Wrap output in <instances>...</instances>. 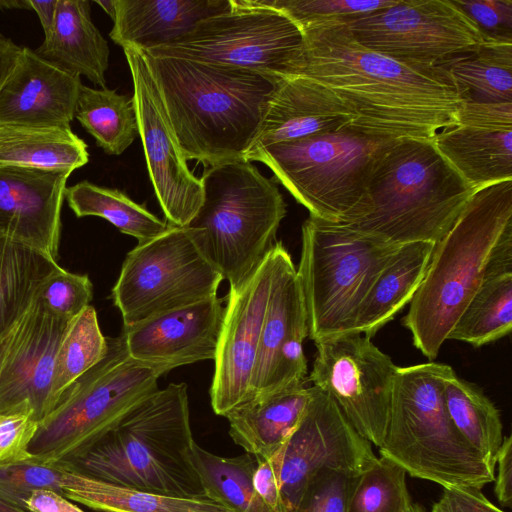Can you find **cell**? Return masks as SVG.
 I'll return each mask as SVG.
<instances>
[{
    "label": "cell",
    "mask_w": 512,
    "mask_h": 512,
    "mask_svg": "<svg viewBox=\"0 0 512 512\" xmlns=\"http://www.w3.org/2000/svg\"><path fill=\"white\" fill-rule=\"evenodd\" d=\"M302 32L298 74L329 88L352 116L351 127L395 139H433L458 124L462 99L443 65H413L370 50L346 23Z\"/></svg>",
    "instance_id": "obj_1"
},
{
    "label": "cell",
    "mask_w": 512,
    "mask_h": 512,
    "mask_svg": "<svg viewBox=\"0 0 512 512\" xmlns=\"http://www.w3.org/2000/svg\"><path fill=\"white\" fill-rule=\"evenodd\" d=\"M141 51L184 158L209 167L246 160L282 79L220 63Z\"/></svg>",
    "instance_id": "obj_2"
},
{
    "label": "cell",
    "mask_w": 512,
    "mask_h": 512,
    "mask_svg": "<svg viewBox=\"0 0 512 512\" xmlns=\"http://www.w3.org/2000/svg\"><path fill=\"white\" fill-rule=\"evenodd\" d=\"M194 442L187 385L171 383L137 404L83 457L61 466L121 487L202 499Z\"/></svg>",
    "instance_id": "obj_3"
},
{
    "label": "cell",
    "mask_w": 512,
    "mask_h": 512,
    "mask_svg": "<svg viewBox=\"0 0 512 512\" xmlns=\"http://www.w3.org/2000/svg\"><path fill=\"white\" fill-rule=\"evenodd\" d=\"M512 231V180L477 190L434 245L403 325L429 360L489 273L495 247Z\"/></svg>",
    "instance_id": "obj_4"
},
{
    "label": "cell",
    "mask_w": 512,
    "mask_h": 512,
    "mask_svg": "<svg viewBox=\"0 0 512 512\" xmlns=\"http://www.w3.org/2000/svg\"><path fill=\"white\" fill-rule=\"evenodd\" d=\"M475 192L432 139L399 138L369 183L370 212L349 225L395 245L435 244Z\"/></svg>",
    "instance_id": "obj_5"
},
{
    "label": "cell",
    "mask_w": 512,
    "mask_h": 512,
    "mask_svg": "<svg viewBox=\"0 0 512 512\" xmlns=\"http://www.w3.org/2000/svg\"><path fill=\"white\" fill-rule=\"evenodd\" d=\"M450 366L424 363L398 367L386 424L378 447L412 477L443 488L482 489L495 470L453 427L444 403L443 380Z\"/></svg>",
    "instance_id": "obj_6"
},
{
    "label": "cell",
    "mask_w": 512,
    "mask_h": 512,
    "mask_svg": "<svg viewBox=\"0 0 512 512\" xmlns=\"http://www.w3.org/2000/svg\"><path fill=\"white\" fill-rule=\"evenodd\" d=\"M396 140L349 126L260 147L245 159L266 165L310 216L351 224L370 212L369 183Z\"/></svg>",
    "instance_id": "obj_7"
},
{
    "label": "cell",
    "mask_w": 512,
    "mask_h": 512,
    "mask_svg": "<svg viewBox=\"0 0 512 512\" xmlns=\"http://www.w3.org/2000/svg\"><path fill=\"white\" fill-rule=\"evenodd\" d=\"M200 181L203 201L187 227L204 257L238 289L275 245L286 203L276 183L248 160L212 166Z\"/></svg>",
    "instance_id": "obj_8"
},
{
    "label": "cell",
    "mask_w": 512,
    "mask_h": 512,
    "mask_svg": "<svg viewBox=\"0 0 512 512\" xmlns=\"http://www.w3.org/2000/svg\"><path fill=\"white\" fill-rule=\"evenodd\" d=\"M160 373L132 359L120 334L106 356L74 381L38 423L32 461L65 465L83 457L137 404L157 391Z\"/></svg>",
    "instance_id": "obj_9"
},
{
    "label": "cell",
    "mask_w": 512,
    "mask_h": 512,
    "mask_svg": "<svg viewBox=\"0 0 512 512\" xmlns=\"http://www.w3.org/2000/svg\"><path fill=\"white\" fill-rule=\"evenodd\" d=\"M401 245L309 216L302 225L297 271L314 342L352 332L357 310Z\"/></svg>",
    "instance_id": "obj_10"
},
{
    "label": "cell",
    "mask_w": 512,
    "mask_h": 512,
    "mask_svg": "<svg viewBox=\"0 0 512 512\" xmlns=\"http://www.w3.org/2000/svg\"><path fill=\"white\" fill-rule=\"evenodd\" d=\"M303 49L302 30L284 13L261 0H231L229 10L200 20L167 44L141 50L284 79L298 74Z\"/></svg>",
    "instance_id": "obj_11"
},
{
    "label": "cell",
    "mask_w": 512,
    "mask_h": 512,
    "mask_svg": "<svg viewBox=\"0 0 512 512\" xmlns=\"http://www.w3.org/2000/svg\"><path fill=\"white\" fill-rule=\"evenodd\" d=\"M222 280L191 229L169 225L127 253L111 298L127 327L216 296Z\"/></svg>",
    "instance_id": "obj_12"
},
{
    "label": "cell",
    "mask_w": 512,
    "mask_h": 512,
    "mask_svg": "<svg viewBox=\"0 0 512 512\" xmlns=\"http://www.w3.org/2000/svg\"><path fill=\"white\" fill-rule=\"evenodd\" d=\"M346 25L362 46L419 66H442L486 38L453 0H396Z\"/></svg>",
    "instance_id": "obj_13"
},
{
    "label": "cell",
    "mask_w": 512,
    "mask_h": 512,
    "mask_svg": "<svg viewBox=\"0 0 512 512\" xmlns=\"http://www.w3.org/2000/svg\"><path fill=\"white\" fill-rule=\"evenodd\" d=\"M310 381L328 394L355 430L379 447L398 369L363 334L349 332L315 342Z\"/></svg>",
    "instance_id": "obj_14"
},
{
    "label": "cell",
    "mask_w": 512,
    "mask_h": 512,
    "mask_svg": "<svg viewBox=\"0 0 512 512\" xmlns=\"http://www.w3.org/2000/svg\"><path fill=\"white\" fill-rule=\"evenodd\" d=\"M286 512L297 505L309 479L322 469L360 475L377 457L334 400L317 387L305 412L284 444L275 452Z\"/></svg>",
    "instance_id": "obj_15"
},
{
    "label": "cell",
    "mask_w": 512,
    "mask_h": 512,
    "mask_svg": "<svg viewBox=\"0 0 512 512\" xmlns=\"http://www.w3.org/2000/svg\"><path fill=\"white\" fill-rule=\"evenodd\" d=\"M123 51L133 81L139 137L155 195L170 225L187 227L199 211L203 188L188 168L157 84L139 48Z\"/></svg>",
    "instance_id": "obj_16"
},
{
    "label": "cell",
    "mask_w": 512,
    "mask_h": 512,
    "mask_svg": "<svg viewBox=\"0 0 512 512\" xmlns=\"http://www.w3.org/2000/svg\"><path fill=\"white\" fill-rule=\"evenodd\" d=\"M285 247L280 241L238 289H229L210 387L211 407L225 417L250 398L263 320Z\"/></svg>",
    "instance_id": "obj_17"
},
{
    "label": "cell",
    "mask_w": 512,
    "mask_h": 512,
    "mask_svg": "<svg viewBox=\"0 0 512 512\" xmlns=\"http://www.w3.org/2000/svg\"><path fill=\"white\" fill-rule=\"evenodd\" d=\"M307 336L304 298L295 265L285 248L263 320L250 398L305 383L303 341Z\"/></svg>",
    "instance_id": "obj_18"
},
{
    "label": "cell",
    "mask_w": 512,
    "mask_h": 512,
    "mask_svg": "<svg viewBox=\"0 0 512 512\" xmlns=\"http://www.w3.org/2000/svg\"><path fill=\"white\" fill-rule=\"evenodd\" d=\"M224 306L216 296L123 326L129 356L163 375L195 362L214 359Z\"/></svg>",
    "instance_id": "obj_19"
},
{
    "label": "cell",
    "mask_w": 512,
    "mask_h": 512,
    "mask_svg": "<svg viewBox=\"0 0 512 512\" xmlns=\"http://www.w3.org/2000/svg\"><path fill=\"white\" fill-rule=\"evenodd\" d=\"M67 325L36 297L16 326L0 372V411L27 407L39 423L53 410L55 359Z\"/></svg>",
    "instance_id": "obj_20"
},
{
    "label": "cell",
    "mask_w": 512,
    "mask_h": 512,
    "mask_svg": "<svg viewBox=\"0 0 512 512\" xmlns=\"http://www.w3.org/2000/svg\"><path fill=\"white\" fill-rule=\"evenodd\" d=\"M71 173L0 166V234L57 261L61 209Z\"/></svg>",
    "instance_id": "obj_21"
},
{
    "label": "cell",
    "mask_w": 512,
    "mask_h": 512,
    "mask_svg": "<svg viewBox=\"0 0 512 512\" xmlns=\"http://www.w3.org/2000/svg\"><path fill=\"white\" fill-rule=\"evenodd\" d=\"M82 85L81 76L21 47L0 88V122L70 128Z\"/></svg>",
    "instance_id": "obj_22"
},
{
    "label": "cell",
    "mask_w": 512,
    "mask_h": 512,
    "mask_svg": "<svg viewBox=\"0 0 512 512\" xmlns=\"http://www.w3.org/2000/svg\"><path fill=\"white\" fill-rule=\"evenodd\" d=\"M351 123L352 116L329 88L296 74L279 82L249 151L339 131Z\"/></svg>",
    "instance_id": "obj_23"
},
{
    "label": "cell",
    "mask_w": 512,
    "mask_h": 512,
    "mask_svg": "<svg viewBox=\"0 0 512 512\" xmlns=\"http://www.w3.org/2000/svg\"><path fill=\"white\" fill-rule=\"evenodd\" d=\"M231 8V0H115L109 33L117 45L149 49L167 44L197 22Z\"/></svg>",
    "instance_id": "obj_24"
},
{
    "label": "cell",
    "mask_w": 512,
    "mask_h": 512,
    "mask_svg": "<svg viewBox=\"0 0 512 512\" xmlns=\"http://www.w3.org/2000/svg\"><path fill=\"white\" fill-rule=\"evenodd\" d=\"M310 397L311 387L305 384L252 397L225 416L229 435L257 460L269 458L296 428Z\"/></svg>",
    "instance_id": "obj_25"
},
{
    "label": "cell",
    "mask_w": 512,
    "mask_h": 512,
    "mask_svg": "<svg viewBox=\"0 0 512 512\" xmlns=\"http://www.w3.org/2000/svg\"><path fill=\"white\" fill-rule=\"evenodd\" d=\"M34 52L101 88L106 85L109 46L92 21L88 0H58L53 26Z\"/></svg>",
    "instance_id": "obj_26"
},
{
    "label": "cell",
    "mask_w": 512,
    "mask_h": 512,
    "mask_svg": "<svg viewBox=\"0 0 512 512\" xmlns=\"http://www.w3.org/2000/svg\"><path fill=\"white\" fill-rule=\"evenodd\" d=\"M432 140L475 191L512 180V129L456 124L439 131Z\"/></svg>",
    "instance_id": "obj_27"
},
{
    "label": "cell",
    "mask_w": 512,
    "mask_h": 512,
    "mask_svg": "<svg viewBox=\"0 0 512 512\" xmlns=\"http://www.w3.org/2000/svg\"><path fill=\"white\" fill-rule=\"evenodd\" d=\"M434 245L413 242L400 246L360 304L352 332L371 338L411 301L424 277Z\"/></svg>",
    "instance_id": "obj_28"
},
{
    "label": "cell",
    "mask_w": 512,
    "mask_h": 512,
    "mask_svg": "<svg viewBox=\"0 0 512 512\" xmlns=\"http://www.w3.org/2000/svg\"><path fill=\"white\" fill-rule=\"evenodd\" d=\"M88 161L87 144L71 127L0 122V166L73 172Z\"/></svg>",
    "instance_id": "obj_29"
},
{
    "label": "cell",
    "mask_w": 512,
    "mask_h": 512,
    "mask_svg": "<svg viewBox=\"0 0 512 512\" xmlns=\"http://www.w3.org/2000/svg\"><path fill=\"white\" fill-rule=\"evenodd\" d=\"M60 487L69 500L99 512H230L207 499L154 494L106 483L61 465Z\"/></svg>",
    "instance_id": "obj_30"
},
{
    "label": "cell",
    "mask_w": 512,
    "mask_h": 512,
    "mask_svg": "<svg viewBox=\"0 0 512 512\" xmlns=\"http://www.w3.org/2000/svg\"><path fill=\"white\" fill-rule=\"evenodd\" d=\"M61 268L52 258L0 234V338L16 326L42 284Z\"/></svg>",
    "instance_id": "obj_31"
},
{
    "label": "cell",
    "mask_w": 512,
    "mask_h": 512,
    "mask_svg": "<svg viewBox=\"0 0 512 512\" xmlns=\"http://www.w3.org/2000/svg\"><path fill=\"white\" fill-rule=\"evenodd\" d=\"M443 397L453 427L495 470L504 437L499 410L479 388L459 378L452 367L443 380Z\"/></svg>",
    "instance_id": "obj_32"
},
{
    "label": "cell",
    "mask_w": 512,
    "mask_h": 512,
    "mask_svg": "<svg viewBox=\"0 0 512 512\" xmlns=\"http://www.w3.org/2000/svg\"><path fill=\"white\" fill-rule=\"evenodd\" d=\"M443 66L462 102L512 103V40L486 38Z\"/></svg>",
    "instance_id": "obj_33"
},
{
    "label": "cell",
    "mask_w": 512,
    "mask_h": 512,
    "mask_svg": "<svg viewBox=\"0 0 512 512\" xmlns=\"http://www.w3.org/2000/svg\"><path fill=\"white\" fill-rule=\"evenodd\" d=\"M191 461L207 499L230 512H271L253 485L258 463L253 455L219 456L195 441Z\"/></svg>",
    "instance_id": "obj_34"
},
{
    "label": "cell",
    "mask_w": 512,
    "mask_h": 512,
    "mask_svg": "<svg viewBox=\"0 0 512 512\" xmlns=\"http://www.w3.org/2000/svg\"><path fill=\"white\" fill-rule=\"evenodd\" d=\"M65 199L77 217L104 218L123 234L136 238L138 243L159 236L169 227L165 221L152 214L144 205L134 202L124 192L87 180L66 187Z\"/></svg>",
    "instance_id": "obj_35"
},
{
    "label": "cell",
    "mask_w": 512,
    "mask_h": 512,
    "mask_svg": "<svg viewBox=\"0 0 512 512\" xmlns=\"http://www.w3.org/2000/svg\"><path fill=\"white\" fill-rule=\"evenodd\" d=\"M75 118L106 154H122L139 136L133 96L82 85Z\"/></svg>",
    "instance_id": "obj_36"
},
{
    "label": "cell",
    "mask_w": 512,
    "mask_h": 512,
    "mask_svg": "<svg viewBox=\"0 0 512 512\" xmlns=\"http://www.w3.org/2000/svg\"><path fill=\"white\" fill-rule=\"evenodd\" d=\"M512 329V272L488 276L451 329L447 340L479 347L499 340Z\"/></svg>",
    "instance_id": "obj_37"
},
{
    "label": "cell",
    "mask_w": 512,
    "mask_h": 512,
    "mask_svg": "<svg viewBox=\"0 0 512 512\" xmlns=\"http://www.w3.org/2000/svg\"><path fill=\"white\" fill-rule=\"evenodd\" d=\"M107 352L108 338L101 332L95 308L89 305L68 322L59 344L52 382L54 408L62 393Z\"/></svg>",
    "instance_id": "obj_38"
},
{
    "label": "cell",
    "mask_w": 512,
    "mask_h": 512,
    "mask_svg": "<svg viewBox=\"0 0 512 512\" xmlns=\"http://www.w3.org/2000/svg\"><path fill=\"white\" fill-rule=\"evenodd\" d=\"M406 472L394 462L380 457L358 476L348 512H406L412 503Z\"/></svg>",
    "instance_id": "obj_39"
},
{
    "label": "cell",
    "mask_w": 512,
    "mask_h": 512,
    "mask_svg": "<svg viewBox=\"0 0 512 512\" xmlns=\"http://www.w3.org/2000/svg\"><path fill=\"white\" fill-rule=\"evenodd\" d=\"M288 16L303 30L330 23H346L393 5L396 0H261Z\"/></svg>",
    "instance_id": "obj_40"
},
{
    "label": "cell",
    "mask_w": 512,
    "mask_h": 512,
    "mask_svg": "<svg viewBox=\"0 0 512 512\" xmlns=\"http://www.w3.org/2000/svg\"><path fill=\"white\" fill-rule=\"evenodd\" d=\"M93 285L87 275L61 268L42 284L37 299L50 314L66 322L90 305Z\"/></svg>",
    "instance_id": "obj_41"
},
{
    "label": "cell",
    "mask_w": 512,
    "mask_h": 512,
    "mask_svg": "<svg viewBox=\"0 0 512 512\" xmlns=\"http://www.w3.org/2000/svg\"><path fill=\"white\" fill-rule=\"evenodd\" d=\"M60 478L58 465L28 461L0 466V502L26 511L25 500L35 490L49 489L62 494Z\"/></svg>",
    "instance_id": "obj_42"
},
{
    "label": "cell",
    "mask_w": 512,
    "mask_h": 512,
    "mask_svg": "<svg viewBox=\"0 0 512 512\" xmlns=\"http://www.w3.org/2000/svg\"><path fill=\"white\" fill-rule=\"evenodd\" d=\"M358 476L334 469L319 470L309 479L291 512H348Z\"/></svg>",
    "instance_id": "obj_43"
},
{
    "label": "cell",
    "mask_w": 512,
    "mask_h": 512,
    "mask_svg": "<svg viewBox=\"0 0 512 512\" xmlns=\"http://www.w3.org/2000/svg\"><path fill=\"white\" fill-rule=\"evenodd\" d=\"M38 428L31 409L0 411V466L32 461L29 446Z\"/></svg>",
    "instance_id": "obj_44"
},
{
    "label": "cell",
    "mask_w": 512,
    "mask_h": 512,
    "mask_svg": "<svg viewBox=\"0 0 512 512\" xmlns=\"http://www.w3.org/2000/svg\"><path fill=\"white\" fill-rule=\"evenodd\" d=\"M485 38L512 40V0H453Z\"/></svg>",
    "instance_id": "obj_45"
},
{
    "label": "cell",
    "mask_w": 512,
    "mask_h": 512,
    "mask_svg": "<svg viewBox=\"0 0 512 512\" xmlns=\"http://www.w3.org/2000/svg\"><path fill=\"white\" fill-rule=\"evenodd\" d=\"M431 512H504L485 497L480 488H443Z\"/></svg>",
    "instance_id": "obj_46"
},
{
    "label": "cell",
    "mask_w": 512,
    "mask_h": 512,
    "mask_svg": "<svg viewBox=\"0 0 512 512\" xmlns=\"http://www.w3.org/2000/svg\"><path fill=\"white\" fill-rule=\"evenodd\" d=\"M458 124L512 129V103L463 101Z\"/></svg>",
    "instance_id": "obj_47"
},
{
    "label": "cell",
    "mask_w": 512,
    "mask_h": 512,
    "mask_svg": "<svg viewBox=\"0 0 512 512\" xmlns=\"http://www.w3.org/2000/svg\"><path fill=\"white\" fill-rule=\"evenodd\" d=\"M253 475L255 491L271 512H286L279 484V463L275 455L257 460Z\"/></svg>",
    "instance_id": "obj_48"
},
{
    "label": "cell",
    "mask_w": 512,
    "mask_h": 512,
    "mask_svg": "<svg viewBox=\"0 0 512 512\" xmlns=\"http://www.w3.org/2000/svg\"><path fill=\"white\" fill-rule=\"evenodd\" d=\"M497 476L494 478V492L499 503L512 507V437L504 436L496 457Z\"/></svg>",
    "instance_id": "obj_49"
},
{
    "label": "cell",
    "mask_w": 512,
    "mask_h": 512,
    "mask_svg": "<svg viewBox=\"0 0 512 512\" xmlns=\"http://www.w3.org/2000/svg\"><path fill=\"white\" fill-rule=\"evenodd\" d=\"M27 512H84L64 495L49 489L33 491L25 500Z\"/></svg>",
    "instance_id": "obj_50"
},
{
    "label": "cell",
    "mask_w": 512,
    "mask_h": 512,
    "mask_svg": "<svg viewBox=\"0 0 512 512\" xmlns=\"http://www.w3.org/2000/svg\"><path fill=\"white\" fill-rule=\"evenodd\" d=\"M21 47L0 33V88L13 70Z\"/></svg>",
    "instance_id": "obj_51"
},
{
    "label": "cell",
    "mask_w": 512,
    "mask_h": 512,
    "mask_svg": "<svg viewBox=\"0 0 512 512\" xmlns=\"http://www.w3.org/2000/svg\"><path fill=\"white\" fill-rule=\"evenodd\" d=\"M31 10H34L40 20L44 35L47 36L53 26L58 0L36 1L29 0Z\"/></svg>",
    "instance_id": "obj_52"
},
{
    "label": "cell",
    "mask_w": 512,
    "mask_h": 512,
    "mask_svg": "<svg viewBox=\"0 0 512 512\" xmlns=\"http://www.w3.org/2000/svg\"><path fill=\"white\" fill-rule=\"evenodd\" d=\"M16 326L9 333L0 338V372L6 359V356L8 354L11 342L13 340Z\"/></svg>",
    "instance_id": "obj_53"
},
{
    "label": "cell",
    "mask_w": 512,
    "mask_h": 512,
    "mask_svg": "<svg viewBox=\"0 0 512 512\" xmlns=\"http://www.w3.org/2000/svg\"><path fill=\"white\" fill-rule=\"evenodd\" d=\"M0 9H28L31 10L29 0L0 1Z\"/></svg>",
    "instance_id": "obj_54"
},
{
    "label": "cell",
    "mask_w": 512,
    "mask_h": 512,
    "mask_svg": "<svg viewBox=\"0 0 512 512\" xmlns=\"http://www.w3.org/2000/svg\"><path fill=\"white\" fill-rule=\"evenodd\" d=\"M98 4L113 20L115 14V0H95Z\"/></svg>",
    "instance_id": "obj_55"
},
{
    "label": "cell",
    "mask_w": 512,
    "mask_h": 512,
    "mask_svg": "<svg viewBox=\"0 0 512 512\" xmlns=\"http://www.w3.org/2000/svg\"><path fill=\"white\" fill-rule=\"evenodd\" d=\"M0 512H26V511L5 505L0 502Z\"/></svg>",
    "instance_id": "obj_56"
},
{
    "label": "cell",
    "mask_w": 512,
    "mask_h": 512,
    "mask_svg": "<svg viewBox=\"0 0 512 512\" xmlns=\"http://www.w3.org/2000/svg\"><path fill=\"white\" fill-rule=\"evenodd\" d=\"M406 512H426L419 504L411 503Z\"/></svg>",
    "instance_id": "obj_57"
}]
</instances>
